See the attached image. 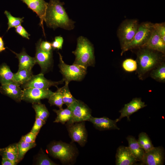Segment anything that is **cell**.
<instances>
[{
    "instance_id": "obj_42",
    "label": "cell",
    "mask_w": 165,
    "mask_h": 165,
    "mask_svg": "<svg viewBox=\"0 0 165 165\" xmlns=\"http://www.w3.org/2000/svg\"><path fill=\"white\" fill-rule=\"evenodd\" d=\"M2 37L3 36H0V53L5 50L6 48L4 47V43Z\"/></svg>"
},
{
    "instance_id": "obj_22",
    "label": "cell",
    "mask_w": 165,
    "mask_h": 165,
    "mask_svg": "<svg viewBox=\"0 0 165 165\" xmlns=\"http://www.w3.org/2000/svg\"><path fill=\"white\" fill-rule=\"evenodd\" d=\"M0 154L2 158L18 162V149L17 143L10 145L7 147L0 149Z\"/></svg>"
},
{
    "instance_id": "obj_16",
    "label": "cell",
    "mask_w": 165,
    "mask_h": 165,
    "mask_svg": "<svg viewBox=\"0 0 165 165\" xmlns=\"http://www.w3.org/2000/svg\"><path fill=\"white\" fill-rule=\"evenodd\" d=\"M116 165H132L138 160L132 154L128 147L120 146L117 149L116 155Z\"/></svg>"
},
{
    "instance_id": "obj_27",
    "label": "cell",
    "mask_w": 165,
    "mask_h": 165,
    "mask_svg": "<svg viewBox=\"0 0 165 165\" xmlns=\"http://www.w3.org/2000/svg\"><path fill=\"white\" fill-rule=\"evenodd\" d=\"M53 111L57 115L53 121L54 123H60L62 124H64L70 120L72 117L71 112L68 108L65 109H59V110L54 109Z\"/></svg>"
},
{
    "instance_id": "obj_1",
    "label": "cell",
    "mask_w": 165,
    "mask_h": 165,
    "mask_svg": "<svg viewBox=\"0 0 165 165\" xmlns=\"http://www.w3.org/2000/svg\"><path fill=\"white\" fill-rule=\"evenodd\" d=\"M60 0H50L48 3L44 21L47 26L55 29L61 28L71 30L73 29L75 23L70 19Z\"/></svg>"
},
{
    "instance_id": "obj_2",
    "label": "cell",
    "mask_w": 165,
    "mask_h": 165,
    "mask_svg": "<svg viewBox=\"0 0 165 165\" xmlns=\"http://www.w3.org/2000/svg\"><path fill=\"white\" fill-rule=\"evenodd\" d=\"M137 49L136 72L139 79L143 80L152 70L165 61V54L145 47Z\"/></svg>"
},
{
    "instance_id": "obj_34",
    "label": "cell",
    "mask_w": 165,
    "mask_h": 165,
    "mask_svg": "<svg viewBox=\"0 0 165 165\" xmlns=\"http://www.w3.org/2000/svg\"><path fill=\"white\" fill-rule=\"evenodd\" d=\"M122 67L126 71L129 72L136 71L137 64L136 60L128 58L124 60L122 64Z\"/></svg>"
},
{
    "instance_id": "obj_8",
    "label": "cell",
    "mask_w": 165,
    "mask_h": 165,
    "mask_svg": "<svg viewBox=\"0 0 165 165\" xmlns=\"http://www.w3.org/2000/svg\"><path fill=\"white\" fill-rule=\"evenodd\" d=\"M67 108L72 112V117L66 125L75 123L87 121L91 116L90 108L83 102L76 100Z\"/></svg>"
},
{
    "instance_id": "obj_13",
    "label": "cell",
    "mask_w": 165,
    "mask_h": 165,
    "mask_svg": "<svg viewBox=\"0 0 165 165\" xmlns=\"http://www.w3.org/2000/svg\"><path fill=\"white\" fill-rule=\"evenodd\" d=\"M164 160V151L162 147H154L145 153L142 162L146 165H162Z\"/></svg>"
},
{
    "instance_id": "obj_25",
    "label": "cell",
    "mask_w": 165,
    "mask_h": 165,
    "mask_svg": "<svg viewBox=\"0 0 165 165\" xmlns=\"http://www.w3.org/2000/svg\"><path fill=\"white\" fill-rule=\"evenodd\" d=\"M32 107L35 112V117L46 122L50 114L45 105L40 101L32 103Z\"/></svg>"
},
{
    "instance_id": "obj_21",
    "label": "cell",
    "mask_w": 165,
    "mask_h": 165,
    "mask_svg": "<svg viewBox=\"0 0 165 165\" xmlns=\"http://www.w3.org/2000/svg\"><path fill=\"white\" fill-rule=\"evenodd\" d=\"M129 148L132 154L138 161H141L145 152L139 145L137 140L132 136L129 135L127 138Z\"/></svg>"
},
{
    "instance_id": "obj_14",
    "label": "cell",
    "mask_w": 165,
    "mask_h": 165,
    "mask_svg": "<svg viewBox=\"0 0 165 165\" xmlns=\"http://www.w3.org/2000/svg\"><path fill=\"white\" fill-rule=\"evenodd\" d=\"M147 105L144 102L142 101L141 98L135 97L133 98L129 102L125 104L119 111L120 116L118 118L116 119V122L120 121L122 119L126 117L128 120L130 121V116L132 114Z\"/></svg>"
},
{
    "instance_id": "obj_18",
    "label": "cell",
    "mask_w": 165,
    "mask_h": 165,
    "mask_svg": "<svg viewBox=\"0 0 165 165\" xmlns=\"http://www.w3.org/2000/svg\"><path fill=\"white\" fill-rule=\"evenodd\" d=\"M87 121L91 123L96 129L100 130L120 129L117 125L116 119L112 120L106 117L96 118L91 116Z\"/></svg>"
},
{
    "instance_id": "obj_15",
    "label": "cell",
    "mask_w": 165,
    "mask_h": 165,
    "mask_svg": "<svg viewBox=\"0 0 165 165\" xmlns=\"http://www.w3.org/2000/svg\"><path fill=\"white\" fill-rule=\"evenodd\" d=\"M28 7L35 12L40 19V25L42 27L45 36L43 22L47 9L48 3L44 0H21Z\"/></svg>"
},
{
    "instance_id": "obj_38",
    "label": "cell",
    "mask_w": 165,
    "mask_h": 165,
    "mask_svg": "<svg viewBox=\"0 0 165 165\" xmlns=\"http://www.w3.org/2000/svg\"><path fill=\"white\" fill-rule=\"evenodd\" d=\"M16 32L23 37L29 39V36L30 35L25 29L21 25L15 27Z\"/></svg>"
},
{
    "instance_id": "obj_33",
    "label": "cell",
    "mask_w": 165,
    "mask_h": 165,
    "mask_svg": "<svg viewBox=\"0 0 165 165\" xmlns=\"http://www.w3.org/2000/svg\"><path fill=\"white\" fill-rule=\"evenodd\" d=\"M35 164L38 165H56V163L52 161L41 149L37 157Z\"/></svg>"
},
{
    "instance_id": "obj_35",
    "label": "cell",
    "mask_w": 165,
    "mask_h": 165,
    "mask_svg": "<svg viewBox=\"0 0 165 165\" xmlns=\"http://www.w3.org/2000/svg\"><path fill=\"white\" fill-rule=\"evenodd\" d=\"M46 122L39 118L35 117V121L30 132L37 136Z\"/></svg>"
},
{
    "instance_id": "obj_5",
    "label": "cell",
    "mask_w": 165,
    "mask_h": 165,
    "mask_svg": "<svg viewBox=\"0 0 165 165\" xmlns=\"http://www.w3.org/2000/svg\"><path fill=\"white\" fill-rule=\"evenodd\" d=\"M154 24L145 22L139 24L138 31L132 41L122 50L121 55L128 50L143 47L149 38L154 29Z\"/></svg>"
},
{
    "instance_id": "obj_10",
    "label": "cell",
    "mask_w": 165,
    "mask_h": 165,
    "mask_svg": "<svg viewBox=\"0 0 165 165\" xmlns=\"http://www.w3.org/2000/svg\"><path fill=\"white\" fill-rule=\"evenodd\" d=\"M54 93L48 89L28 87L24 89L22 100L32 104L48 99Z\"/></svg>"
},
{
    "instance_id": "obj_31",
    "label": "cell",
    "mask_w": 165,
    "mask_h": 165,
    "mask_svg": "<svg viewBox=\"0 0 165 165\" xmlns=\"http://www.w3.org/2000/svg\"><path fill=\"white\" fill-rule=\"evenodd\" d=\"M48 102L51 105H55L59 109L62 108L64 103L62 100L61 88H58L57 90L48 98Z\"/></svg>"
},
{
    "instance_id": "obj_32",
    "label": "cell",
    "mask_w": 165,
    "mask_h": 165,
    "mask_svg": "<svg viewBox=\"0 0 165 165\" xmlns=\"http://www.w3.org/2000/svg\"><path fill=\"white\" fill-rule=\"evenodd\" d=\"M4 14L6 15L8 20V28L6 31H7L10 28L13 27H16L23 22L24 17H16L13 16L10 12L7 10L4 12Z\"/></svg>"
},
{
    "instance_id": "obj_7",
    "label": "cell",
    "mask_w": 165,
    "mask_h": 165,
    "mask_svg": "<svg viewBox=\"0 0 165 165\" xmlns=\"http://www.w3.org/2000/svg\"><path fill=\"white\" fill-rule=\"evenodd\" d=\"M58 54L59 56L58 67L64 82L69 83L72 81L82 80L86 73L87 68L75 64H67L63 61L61 54L59 53Z\"/></svg>"
},
{
    "instance_id": "obj_23",
    "label": "cell",
    "mask_w": 165,
    "mask_h": 165,
    "mask_svg": "<svg viewBox=\"0 0 165 165\" xmlns=\"http://www.w3.org/2000/svg\"><path fill=\"white\" fill-rule=\"evenodd\" d=\"M14 75L6 64L3 63L0 65V83L1 84L14 82Z\"/></svg>"
},
{
    "instance_id": "obj_3",
    "label": "cell",
    "mask_w": 165,
    "mask_h": 165,
    "mask_svg": "<svg viewBox=\"0 0 165 165\" xmlns=\"http://www.w3.org/2000/svg\"><path fill=\"white\" fill-rule=\"evenodd\" d=\"M50 155L59 159L63 164H71L75 160L77 149L73 145L61 141L51 142L47 146Z\"/></svg>"
},
{
    "instance_id": "obj_41",
    "label": "cell",
    "mask_w": 165,
    "mask_h": 165,
    "mask_svg": "<svg viewBox=\"0 0 165 165\" xmlns=\"http://www.w3.org/2000/svg\"><path fill=\"white\" fill-rule=\"evenodd\" d=\"M18 163L9 159L2 158V165H16Z\"/></svg>"
},
{
    "instance_id": "obj_36",
    "label": "cell",
    "mask_w": 165,
    "mask_h": 165,
    "mask_svg": "<svg viewBox=\"0 0 165 165\" xmlns=\"http://www.w3.org/2000/svg\"><path fill=\"white\" fill-rule=\"evenodd\" d=\"M154 28L165 43V22L154 24Z\"/></svg>"
},
{
    "instance_id": "obj_17",
    "label": "cell",
    "mask_w": 165,
    "mask_h": 165,
    "mask_svg": "<svg viewBox=\"0 0 165 165\" xmlns=\"http://www.w3.org/2000/svg\"><path fill=\"white\" fill-rule=\"evenodd\" d=\"M20 86L14 82L1 84L0 92L15 101L20 102L22 100L23 90Z\"/></svg>"
},
{
    "instance_id": "obj_39",
    "label": "cell",
    "mask_w": 165,
    "mask_h": 165,
    "mask_svg": "<svg viewBox=\"0 0 165 165\" xmlns=\"http://www.w3.org/2000/svg\"><path fill=\"white\" fill-rule=\"evenodd\" d=\"M36 136L31 132L22 137L21 139L24 141L29 143L35 142Z\"/></svg>"
},
{
    "instance_id": "obj_20",
    "label": "cell",
    "mask_w": 165,
    "mask_h": 165,
    "mask_svg": "<svg viewBox=\"0 0 165 165\" xmlns=\"http://www.w3.org/2000/svg\"><path fill=\"white\" fill-rule=\"evenodd\" d=\"M16 55L19 60L18 69H26L32 70V68L36 64L35 57H32L28 55L23 49L19 53L10 50Z\"/></svg>"
},
{
    "instance_id": "obj_28",
    "label": "cell",
    "mask_w": 165,
    "mask_h": 165,
    "mask_svg": "<svg viewBox=\"0 0 165 165\" xmlns=\"http://www.w3.org/2000/svg\"><path fill=\"white\" fill-rule=\"evenodd\" d=\"M18 149V163L24 158L27 152L36 145L35 142L29 143L21 139L17 143Z\"/></svg>"
},
{
    "instance_id": "obj_19",
    "label": "cell",
    "mask_w": 165,
    "mask_h": 165,
    "mask_svg": "<svg viewBox=\"0 0 165 165\" xmlns=\"http://www.w3.org/2000/svg\"><path fill=\"white\" fill-rule=\"evenodd\" d=\"M143 47L165 54V43L154 29L148 42Z\"/></svg>"
},
{
    "instance_id": "obj_29",
    "label": "cell",
    "mask_w": 165,
    "mask_h": 165,
    "mask_svg": "<svg viewBox=\"0 0 165 165\" xmlns=\"http://www.w3.org/2000/svg\"><path fill=\"white\" fill-rule=\"evenodd\" d=\"M137 141L145 152H148L154 147L150 139L145 132H141L139 134Z\"/></svg>"
},
{
    "instance_id": "obj_4",
    "label": "cell",
    "mask_w": 165,
    "mask_h": 165,
    "mask_svg": "<svg viewBox=\"0 0 165 165\" xmlns=\"http://www.w3.org/2000/svg\"><path fill=\"white\" fill-rule=\"evenodd\" d=\"M75 56L73 64L86 68L93 66L95 63L94 49L93 45L86 38L79 37L77 39L76 48L72 52Z\"/></svg>"
},
{
    "instance_id": "obj_40",
    "label": "cell",
    "mask_w": 165,
    "mask_h": 165,
    "mask_svg": "<svg viewBox=\"0 0 165 165\" xmlns=\"http://www.w3.org/2000/svg\"><path fill=\"white\" fill-rule=\"evenodd\" d=\"M40 47L43 50L49 52L52 50L51 43L47 41L41 40L40 43Z\"/></svg>"
},
{
    "instance_id": "obj_12",
    "label": "cell",
    "mask_w": 165,
    "mask_h": 165,
    "mask_svg": "<svg viewBox=\"0 0 165 165\" xmlns=\"http://www.w3.org/2000/svg\"><path fill=\"white\" fill-rule=\"evenodd\" d=\"M41 40V39H40L36 44V53L35 58L36 64H38L41 68V73L44 74L48 72L52 65L53 50L49 52L42 50L40 47Z\"/></svg>"
},
{
    "instance_id": "obj_9",
    "label": "cell",
    "mask_w": 165,
    "mask_h": 165,
    "mask_svg": "<svg viewBox=\"0 0 165 165\" xmlns=\"http://www.w3.org/2000/svg\"><path fill=\"white\" fill-rule=\"evenodd\" d=\"M67 127L72 142H76L81 147L84 146L87 142L88 136L85 121L67 125Z\"/></svg>"
},
{
    "instance_id": "obj_6",
    "label": "cell",
    "mask_w": 165,
    "mask_h": 165,
    "mask_svg": "<svg viewBox=\"0 0 165 165\" xmlns=\"http://www.w3.org/2000/svg\"><path fill=\"white\" fill-rule=\"evenodd\" d=\"M139 24L137 19H128L123 21L117 31L121 50L125 48L133 39Z\"/></svg>"
},
{
    "instance_id": "obj_26",
    "label": "cell",
    "mask_w": 165,
    "mask_h": 165,
    "mask_svg": "<svg viewBox=\"0 0 165 165\" xmlns=\"http://www.w3.org/2000/svg\"><path fill=\"white\" fill-rule=\"evenodd\" d=\"M151 78L161 82H165V62H163L149 73Z\"/></svg>"
},
{
    "instance_id": "obj_24",
    "label": "cell",
    "mask_w": 165,
    "mask_h": 165,
    "mask_svg": "<svg viewBox=\"0 0 165 165\" xmlns=\"http://www.w3.org/2000/svg\"><path fill=\"white\" fill-rule=\"evenodd\" d=\"M33 75L32 70L26 69H18L14 75V81L19 85H22L28 82Z\"/></svg>"
},
{
    "instance_id": "obj_37",
    "label": "cell",
    "mask_w": 165,
    "mask_h": 165,
    "mask_svg": "<svg viewBox=\"0 0 165 165\" xmlns=\"http://www.w3.org/2000/svg\"><path fill=\"white\" fill-rule=\"evenodd\" d=\"M64 42L63 38L61 36H56L54 40L51 43L52 49H61Z\"/></svg>"
},
{
    "instance_id": "obj_11",
    "label": "cell",
    "mask_w": 165,
    "mask_h": 165,
    "mask_svg": "<svg viewBox=\"0 0 165 165\" xmlns=\"http://www.w3.org/2000/svg\"><path fill=\"white\" fill-rule=\"evenodd\" d=\"M64 82L62 79L58 81H53L46 78L44 74L40 73L37 75H33L31 79L27 82L21 85L23 89L28 87L40 89H48L51 86L57 87L58 85L62 84Z\"/></svg>"
},
{
    "instance_id": "obj_30",
    "label": "cell",
    "mask_w": 165,
    "mask_h": 165,
    "mask_svg": "<svg viewBox=\"0 0 165 165\" xmlns=\"http://www.w3.org/2000/svg\"><path fill=\"white\" fill-rule=\"evenodd\" d=\"M68 84L65 82L64 86L61 88L63 102L67 107L76 100L71 94L69 89Z\"/></svg>"
}]
</instances>
